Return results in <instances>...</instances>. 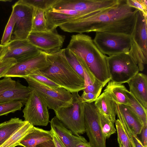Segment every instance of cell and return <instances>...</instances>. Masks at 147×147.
Instances as JSON below:
<instances>
[{
    "label": "cell",
    "instance_id": "obj_1",
    "mask_svg": "<svg viewBox=\"0 0 147 147\" xmlns=\"http://www.w3.org/2000/svg\"><path fill=\"white\" fill-rule=\"evenodd\" d=\"M134 9L128 5L126 0H121L114 7L83 16L59 27L70 33L105 32L131 35L137 10Z\"/></svg>",
    "mask_w": 147,
    "mask_h": 147
},
{
    "label": "cell",
    "instance_id": "obj_2",
    "mask_svg": "<svg viewBox=\"0 0 147 147\" xmlns=\"http://www.w3.org/2000/svg\"><path fill=\"white\" fill-rule=\"evenodd\" d=\"M67 48L82 59L88 71L96 80L107 84L111 80L108 56L99 50L90 36L83 33L73 35Z\"/></svg>",
    "mask_w": 147,
    "mask_h": 147
},
{
    "label": "cell",
    "instance_id": "obj_3",
    "mask_svg": "<svg viewBox=\"0 0 147 147\" xmlns=\"http://www.w3.org/2000/svg\"><path fill=\"white\" fill-rule=\"evenodd\" d=\"M47 58L49 66L40 71L45 76L71 93L84 89V80L69 63L63 49L54 54H47Z\"/></svg>",
    "mask_w": 147,
    "mask_h": 147
},
{
    "label": "cell",
    "instance_id": "obj_4",
    "mask_svg": "<svg viewBox=\"0 0 147 147\" xmlns=\"http://www.w3.org/2000/svg\"><path fill=\"white\" fill-rule=\"evenodd\" d=\"M147 16L137 9L135 22L131 35V47L128 53L138 65L139 71H143L147 63Z\"/></svg>",
    "mask_w": 147,
    "mask_h": 147
},
{
    "label": "cell",
    "instance_id": "obj_5",
    "mask_svg": "<svg viewBox=\"0 0 147 147\" xmlns=\"http://www.w3.org/2000/svg\"><path fill=\"white\" fill-rule=\"evenodd\" d=\"M24 78L28 83V86L41 97L49 109L55 111L71 105L72 93L64 88L50 87L30 76Z\"/></svg>",
    "mask_w": 147,
    "mask_h": 147
},
{
    "label": "cell",
    "instance_id": "obj_6",
    "mask_svg": "<svg viewBox=\"0 0 147 147\" xmlns=\"http://www.w3.org/2000/svg\"><path fill=\"white\" fill-rule=\"evenodd\" d=\"M78 92L71 93L73 100L71 106L54 111L59 121L76 136L85 132L84 103L82 102Z\"/></svg>",
    "mask_w": 147,
    "mask_h": 147
},
{
    "label": "cell",
    "instance_id": "obj_7",
    "mask_svg": "<svg viewBox=\"0 0 147 147\" xmlns=\"http://www.w3.org/2000/svg\"><path fill=\"white\" fill-rule=\"evenodd\" d=\"M107 62L111 80L118 83H127L139 71L128 53L108 56Z\"/></svg>",
    "mask_w": 147,
    "mask_h": 147
},
{
    "label": "cell",
    "instance_id": "obj_8",
    "mask_svg": "<svg viewBox=\"0 0 147 147\" xmlns=\"http://www.w3.org/2000/svg\"><path fill=\"white\" fill-rule=\"evenodd\" d=\"M93 40L99 50L109 56L129 53L131 41V35L105 32H96Z\"/></svg>",
    "mask_w": 147,
    "mask_h": 147
},
{
    "label": "cell",
    "instance_id": "obj_9",
    "mask_svg": "<svg viewBox=\"0 0 147 147\" xmlns=\"http://www.w3.org/2000/svg\"><path fill=\"white\" fill-rule=\"evenodd\" d=\"M121 0H57L51 9L71 10L84 16L114 7Z\"/></svg>",
    "mask_w": 147,
    "mask_h": 147
},
{
    "label": "cell",
    "instance_id": "obj_10",
    "mask_svg": "<svg viewBox=\"0 0 147 147\" xmlns=\"http://www.w3.org/2000/svg\"><path fill=\"white\" fill-rule=\"evenodd\" d=\"M12 8L16 22L11 40L27 39L32 31L35 8L22 0L16 2Z\"/></svg>",
    "mask_w": 147,
    "mask_h": 147
},
{
    "label": "cell",
    "instance_id": "obj_11",
    "mask_svg": "<svg viewBox=\"0 0 147 147\" xmlns=\"http://www.w3.org/2000/svg\"><path fill=\"white\" fill-rule=\"evenodd\" d=\"M32 90L23 110L24 120L34 126H46L50 122L48 107L37 93Z\"/></svg>",
    "mask_w": 147,
    "mask_h": 147
},
{
    "label": "cell",
    "instance_id": "obj_12",
    "mask_svg": "<svg viewBox=\"0 0 147 147\" xmlns=\"http://www.w3.org/2000/svg\"><path fill=\"white\" fill-rule=\"evenodd\" d=\"M85 132L92 147H106V138L100 126L98 112L94 102L84 103Z\"/></svg>",
    "mask_w": 147,
    "mask_h": 147
},
{
    "label": "cell",
    "instance_id": "obj_13",
    "mask_svg": "<svg viewBox=\"0 0 147 147\" xmlns=\"http://www.w3.org/2000/svg\"><path fill=\"white\" fill-rule=\"evenodd\" d=\"M65 39V36L59 34L56 29L46 32H31L27 38L30 44L47 54L59 51Z\"/></svg>",
    "mask_w": 147,
    "mask_h": 147
},
{
    "label": "cell",
    "instance_id": "obj_14",
    "mask_svg": "<svg viewBox=\"0 0 147 147\" xmlns=\"http://www.w3.org/2000/svg\"><path fill=\"white\" fill-rule=\"evenodd\" d=\"M4 47L0 61L13 58L17 62L24 61L38 54L40 52L27 39L11 40Z\"/></svg>",
    "mask_w": 147,
    "mask_h": 147
},
{
    "label": "cell",
    "instance_id": "obj_15",
    "mask_svg": "<svg viewBox=\"0 0 147 147\" xmlns=\"http://www.w3.org/2000/svg\"><path fill=\"white\" fill-rule=\"evenodd\" d=\"M32 91L19 80L16 81L11 77H4L0 80V103L17 100L25 105Z\"/></svg>",
    "mask_w": 147,
    "mask_h": 147
},
{
    "label": "cell",
    "instance_id": "obj_16",
    "mask_svg": "<svg viewBox=\"0 0 147 147\" xmlns=\"http://www.w3.org/2000/svg\"><path fill=\"white\" fill-rule=\"evenodd\" d=\"M47 54L41 51L34 57L24 61L17 62L5 74L4 77L24 78L33 72L42 70L49 66Z\"/></svg>",
    "mask_w": 147,
    "mask_h": 147
},
{
    "label": "cell",
    "instance_id": "obj_17",
    "mask_svg": "<svg viewBox=\"0 0 147 147\" xmlns=\"http://www.w3.org/2000/svg\"><path fill=\"white\" fill-rule=\"evenodd\" d=\"M45 15L50 30L56 29L61 25L84 16L80 12L72 10L51 9L45 11Z\"/></svg>",
    "mask_w": 147,
    "mask_h": 147
},
{
    "label": "cell",
    "instance_id": "obj_18",
    "mask_svg": "<svg viewBox=\"0 0 147 147\" xmlns=\"http://www.w3.org/2000/svg\"><path fill=\"white\" fill-rule=\"evenodd\" d=\"M51 129L59 138L65 147H76L84 140L83 136L74 135L55 116L50 121Z\"/></svg>",
    "mask_w": 147,
    "mask_h": 147
},
{
    "label": "cell",
    "instance_id": "obj_19",
    "mask_svg": "<svg viewBox=\"0 0 147 147\" xmlns=\"http://www.w3.org/2000/svg\"><path fill=\"white\" fill-rule=\"evenodd\" d=\"M129 92L146 110H147V76L138 73L127 82Z\"/></svg>",
    "mask_w": 147,
    "mask_h": 147
},
{
    "label": "cell",
    "instance_id": "obj_20",
    "mask_svg": "<svg viewBox=\"0 0 147 147\" xmlns=\"http://www.w3.org/2000/svg\"><path fill=\"white\" fill-rule=\"evenodd\" d=\"M53 132L34 127L32 130L26 135L21 140L19 144L25 147H35L44 142L53 140Z\"/></svg>",
    "mask_w": 147,
    "mask_h": 147
},
{
    "label": "cell",
    "instance_id": "obj_21",
    "mask_svg": "<svg viewBox=\"0 0 147 147\" xmlns=\"http://www.w3.org/2000/svg\"><path fill=\"white\" fill-rule=\"evenodd\" d=\"M98 111L115 123L116 120V103L109 95L103 92L94 102Z\"/></svg>",
    "mask_w": 147,
    "mask_h": 147
},
{
    "label": "cell",
    "instance_id": "obj_22",
    "mask_svg": "<svg viewBox=\"0 0 147 147\" xmlns=\"http://www.w3.org/2000/svg\"><path fill=\"white\" fill-rule=\"evenodd\" d=\"M116 114L118 119L115 123L117 134V141L121 142L124 147H136L130 133L131 130L125 122L116 104Z\"/></svg>",
    "mask_w": 147,
    "mask_h": 147
},
{
    "label": "cell",
    "instance_id": "obj_23",
    "mask_svg": "<svg viewBox=\"0 0 147 147\" xmlns=\"http://www.w3.org/2000/svg\"><path fill=\"white\" fill-rule=\"evenodd\" d=\"M117 105L125 122L131 131L137 135L140 134L143 125L138 117L128 105Z\"/></svg>",
    "mask_w": 147,
    "mask_h": 147
},
{
    "label": "cell",
    "instance_id": "obj_24",
    "mask_svg": "<svg viewBox=\"0 0 147 147\" xmlns=\"http://www.w3.org/2000/svg\"><path fill=\"white\" fill-rule=\"evenodd\" d=\"M27 122L14 117L0 123V146Z\"/></svg>",
    "mask_w": 147,
    "mask_h": 147
},
{
    "label": "cell",
    "instance_id": "obj_25",
    "mask_svg": "<svg viewBox=\"0 0 147 147\" xmlns=\"http://www.w3.org/2000/svg\"><path fill=\"white\" fill-rule=\"evenodd\" d=\"M126 89L122 84L110 80L104 91L107 93L116 104L128 105V101L125 92Z\"/></svg>",
    "mask_w": 147,
    "mask_h": 147
},
{
    "label": "cell",
    "instance_id": "obj_26",
    "mask_svg": "<svg viewBox=\"0 0 147 147\" xmlns=\"http://www.w3.org/2000/svg\"><path fill=\"white\" fill-rule=\"evenodd\" d=\"M65 57L75 71L84 80L86 87L93 84L92 82L85 72L84 64L82 59L76 54L67 48L63 49Z\"/></svg>",
    "mask_w": 147,
    "mask_h": 147
},
{
    "label": "cell",
    "instance_id": "obj_27",
    "mask_svg": "<svg viewBox=\"0 0 147 147\" xmlns=\"http://www.w3.org/2000/svg\"><path fill=\"white\" fill-rule=\"evenodd\" d=\"M34 126L27 122L16 131L0 147H15L19 144L22 139L33 130Z\"/></svg>",
    "mask_w": 147,
    "mask_h": 147
},
{
    "label": "cell",
    "instance_id": "obj_28",
    "mask_svg": "<svg viewBox=\"0 0 147 147\" xmlns=\"http://www.w3.org/2000/svg\"><path fill=\"white\" fill-rule=\"evenodd\" d=\"M125 94L128 100V106L138 117L143 125H147V110H146L126 89Z\"/></svg>",
    "mask_w": 147,
    "mask_h": 147
},
{
    "label": "cell",
    "instance_id": "obj_29",
    "mask_svg": "<svg viewBox=\"0 0 147 147\" xmlns=\"http://www.w3.org/2000/svg\"><path fill=\"white\" fill-rule=\"evenodd\" d=\"M50 30L45 15V11L35 8L33 16L31 32H46Z\"/></svg>",
    "mask_w": 147,
    "mask_h": 147
},
{
    "label": "cell",
    "instance_id": "obj_30",
    "mask_svg": "<svg viewBox=\"0 0 147 147\" xmlns=\"http://www.w3.org/2000/svg\"><path fill=\"white\" fill-rule=\"evenodd\" d=\"M23 106L22 102L17 100L0 103V116L20 110Z\"/></svg>",
    "mask_w": 147,
    "mask_h": 147
},
{
    "label": "cell",
    "instance_id": "obj_31",
    "mask_svg": "<svg viewBox=\"0 0 147 147\" xmlns=\"http://www.w3.org/2000/svg\"><path fill=\"white\" fill-rule=\"evenodd\" d=\"M98 112L102 132L106 138H109L112 135L116 132L114 123L106 116Z\"/></svg>",
    "mask_w": 147,
    "mask_h": 147
},
{
    "label": "cell",
    "instance_id": "obj_32",
    "mask_svg": "<svg viewBox=\"0 0 147 147\" xmlns=\"http://www.w3.org/2000/svg\"><path fill=\"white\" fill-rule=\"evenodd\" d=\"M16 22L15 17L13 12L12 11L1 40V45H4L11 40V36Z\"/></svg>",
    "mask_w": 147,
    "mask_h": 147
},
{
    "label": "cell",
    "instance_id": "obj_33",
    "mask_svg": "<svg viewBox=\"0 0 147 147\" xmlns=\"http://www.w3.org/2000/svg\"><path fill=\"white\" fill-rule=\"evenodd\" d=\"M25 3L35 8L45 11L51 9L57 0H22Z\"/></svg>",
    "mask_w": 147,
    "mask_h": 147
},
{
    "label": "cell",
    "instance_id": "obj_34",
    "mask_svg": "<svg viewBox=\"0 0 147 147\" xmlns=\"http://www.w3.org/2000/svg\"><path fill=\"white\" fill-rule=\"evenodd\" d=\"M29 76L43 83L45 85L53 88H58L61 87L60 85L51 80L45 76L40 70L35 71Z\"/></svg>",
    "mask_w": 147,
    "mask_h": 147
},
{
    "label": "cell",
    "instance_id": "obj_35",
    "mask_svg": "<svg viewBox=\"0 0 147 147\" xmlns=\"http://www.w3.org/2000/svg\"><path fill=\"white\" fill-rule=\"evenodd\" d=\"M17 63L13 58H8L0 61V78L4 77L5 74Z\"/></svg>",
    "mask_w": 147,
    "mask_h": 147
},
{
    "label": "cell",
    "instance_id": "obj_36",
    "mask_svg": "<svg viewBox=\"0 0 147 147\" xmlns=\"http://www.w3.org/2000/svg\"><path fill=\"white\" fill-rule=\"evenodd\" d=\"M128 5L137 9L147 16V1L146 0H126Z\"/></svg>",
    "mask_w": 147,
    "mask_h": 147
},
{
    "label": "cell",
    "instance_id": "obj_37",
    "mask_svg": "<svg viewBox=\"0 0 147 147\" xmlns=\"http://www.w3.org/2000/svg\"><path fill=\"white\" fill-rule=\"evenodd\" d=\"M106 84L98 81L94 84L87 85L83 90L86 92L92 93L98 97L100 94L103 88Z\"/></svg>",
    "mask_w": 147,
    "mask_h": 147
},
{
    "label": "cell",
    "instance_id": "obj_38",
    "mask_svg": "<svg viewBox=\"0 0 147 147\" xmlns=\"http://www.w3.org/2000/svg\"><path fill=\"white\" fill-rule=\"evenodd\" d=\"M82 102L84 103H91L95 102L98 97L91 92L83 91L80 96Z\"/></svg>",
    "mask_w": 147,
    "mask_h": 147
},
{
    "label": "cell",
    "instance_id": "obj_39",
    "mask_svg": "<svg viewBox=\"0 0 147 147\" xmlns=\"http://www.w3.org/2000/svg\"><path fill=\"white\" fill-rule=\"evenodd\" d=\"M140 141L144 147H147V125H143L140 134Z\"/></svg>",
    "mask_w": 147,
    "mask_h": 147
},
{
    "label": "cell",
    "instance_id": "obj_40",
    "mask_svg": "<svg viewBox=\"0 0 147 147\" xmlns=\"http://www.w3.org/2000/svg\"><path fill=\"white\" fill-rule=\"evenodd\" d=\"M130 133L135 147H144L142 144L140 140L138 137L137 135L132 132L131 131Z\"/></svg>",
    "mask_w": 147,
    "mask_h": 147
},
{
    "label": "cell",
    "instance_id": "obj_41",
    "mask_svg": "<svg viewBox=\"0 0 147 147\" xmlns=\"http://www.w3.org/2000/svg\"><path fill=\"white\" fill-rule=\"evenodd\" d=\"M35 147H56V146L53 140H51L37 145Z\"/></svg>",
    "mask_w": 147,
    "mask_h": 147
},
{
    "label": "cell",
    "instance_id": "obj_42",
    "mask_svg": "<svg viewBox=\"0 0 147 147\" xmlns=\"http://www.w3.org/2000/svg\"><path fill=\"white\" fill-rule=\"evenodd\" d=\"M53 138L56 147H65L59 138L53 133Z\"/></svg>",
    "mask_w": 147,
    "mask_h": 147
},
{
    "label": "cell",
    "instance_id": "obj_43",
    "mask_svg": "<svg viewBox=\"0 0 147 147\" xmlns=\"http://www.w3.org/2000/svg\"><path fill=\"white\" fill-rule=\"evenodd\" d=\"M76 147H92L89 142L85 138L83 140L79 143Z\"/></svg>",
    "mask_w": 147,
    "mask_h": 147
},
{
    "label": "cell",
    "instance_id": "obj_44",
    "mask_svg": "<svg viewBox=\"0 0 147 147\" xmlns=\"http://www.w3.org/2000/svg\"><path fill=\"white\" fill-rule=\"evenodd\" d=\"M4 46L0 44V58L1 56L3 50Z\"/></svg>",
    "mask_w": 147,
    "mask_h": 147
},
{
    "label": "cell",
    "instance_id": "obj_45",
    "mask_svg": "<svg viewBox=\"0 0 147 147\" xmlns=\"http://www.w3.org/2000/svg\"><path fill=\"white\" fill-rule=\"evenodd\" d=\"M12 0H0V1H3V2H11Z\"/></svg>",
    "mask_w": 147,
    "mask_h": 147
},
{
    "label": "cell",
    "instance_id": "obj_46",
    "mask_svg": "<svg viewBox=\"0 0 147 147\" xmlns=\"http://www.w3.org/2000/svg\"><path fill=\"white\" fill-rule=\"evenodd\" d=\"M15 147H25V146L21 145L20 144H19L18 145H17L16 146H15Z\"/></svg>",
    "mask_w": 147,
    "mask_h": 147
}]
</instances>
